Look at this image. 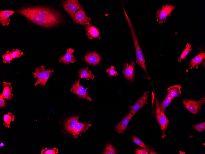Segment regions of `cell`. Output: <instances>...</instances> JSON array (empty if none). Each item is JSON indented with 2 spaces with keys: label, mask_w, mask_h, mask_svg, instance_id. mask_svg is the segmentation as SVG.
I'll return each instance as SVG.
<instances>
[{
  "label": "cell",
  "mask_w": 205,
  "mask_h": 154,
  "mask_svg": "<svg viewBox=\"0 0 205 154\" xmlns=\"http://www.w3.org/2000/svg\"><path fill=\"white\" fill-rule=\"evenodd\" d=\"M17 12L32 23L45 27L57 25L62 21L60 13L48 6H35L22 8Z\"/></svg>",
  "instance_id": "cell-1"
},
{
  "label": "cell",
  "mask_w": 205,
  "mask_h": 154,
  "mask_svg": "<svg viewBox=\"0 0 205 154\" xmlns=\"http://www.w3.org/2000/svg\"><path fill=\"white\" fill-rule=\"evenodd\" d=\"M79 117L74 116L67 118L64 121V128L66 132L73 138L81 136L83 132L85 133L92 125L90 121L81 123L78 121Z\"/></svg>",
  "instance_id": "cell-2"
},
{
  "label": "cell",
  "mask_w": 205,
  "mask_h": 154,
  "mask_svg": "<svg viewBox=\"0 0 205 154\" xmlns=\"http://www.w3.org/2000/svg\"><path fill=\"white\" fill-rule=\"evenodd\" d=\"M124 14L128 23L130 29L132 36L134 41L136 53V63L141 67L145 71L148 75L145 66V62L144 54L140 48L138 40L136 35V33L133 27L130 19L128 17L126 12L124 8L122 5Z\"/></svg>",
  "instance_id": "cell-3"
},
{
  "label": "cell",
  "mask_w": 205,
  "mask_h": 154,
  "mask_svg": "<svg viewBox=\"0 0 205 154\" xmlns=\"http://www.w3.org/2000/svg\"><path fill=\"white\" fill-rule=\"evenodd\" d=\"M35 71L32 73L33 78H37V81L34 84V86L40 85V86L43 85L45 87L47 81L52 73L54 72V70H51L48 68L45 70V66L41 65L40 67L39 66L35 68Z\"/></svg>",
  "instance_id": "cell-4"
},
{
  "label": "cell",
  "mask_w": 205,
  "mask_h": 154,
  "mask_svg": "<svg viewBox=\"0 0 205 154\" xmlns=\"http://www.w3.org/2000/svg\"><path fill=\"white\" fill-rule=\"evenodd\" d=\"M80 79L74 82L75 83L72 85V87L70 89L71 92L76 95L79 98L85 99L91 101L92 99L87 92L88 88H84L80 84Z\"/></svg>",
  "instance_id": "cell-5"
},
{
  "label": "cell",
  "mask_w": 205,
  "mask_h": 154,
  "mask_svg": "<svg viewBox=\"0 0 205 154\" xmlns=\"http://www.w3.org/2000/svg\"><path fill=\"white\" fill-rule=\"evenodd\" d=\"M162 7L156 11V20L159 24L165 22L167 17L172 15L171 13L175 8V6L168 4L163 5Z\"/></svg>",
  "instance_id": "cell-6"
},
{
  "label": "cell",
  "mask_w": 205,
  "mask_h": 154,
  "mask_svg": "<svg viewBox=\"0 0 205 154\" xmlns=\"http://www.w3.org/2000/svg\"><path fill=\"white\" fill-rule=\"evenodd\" d=\"M205 102L204 95L203 97L198 101L188 99H184L183 101V103L187 110L194 115L197 114L198 112L201 110L202 106Z\"/></svg>",
  "instance_id": "cell-7"
},
{
  "label": "cell",
  "mask_w": 205,
  "mask_h": 154,
  "mask_svg": "<svg viewBox=\"0 0 205 154\" xmlns=\"http://www.w3.org/2000/svg\"><path fill=\"white\" fill-rule=\"evenodd\" d=\"M62 6L65 10L72 18L81 7L79 1L77 0L65 1L63 3Z\"/></svg>",
  "instance_id": "cell-8"
},
{
  "label": "cell",
  "mask_w": 205,
  "mask_h": 154,
  "mask_svg": "<svg viewBox=\"0 0 205 154\" xmlns=\"http://www.w3.org/2000/svg\"><path fill=\"white\" fill-rule=\"evenodd\" d=\"M73 22L79 24L86 26L91 24V18L87 16L84 7L81 8L76 12L73 17Z\"/></svg>",
  "instance_id": "cell-9"
},
{
  "label": "cell",
  "mask_w": 205,
  "mask_h": 154,
  "mask_svg": "<svg viewBox=\"0 0 205 154\" xmlns=\"http://www.w3.org/2000/svg\"><path fill=\"white\" fill-rule=\"evenodd\" d=\"M157 118L161 128L162 138L164 139L166 136L165 132L169 123V120L164 112L160 111L159 107L157 109Z\"/></svg>",
  "instance_id": "cell-10"
},
{
  "label": "cell",
  "mask_w": 205,
  "mask_h": 154,
  "mask_svg": "<svg viewBox=\"0 0 205 154\" xmlns=\"http://www.w3.org/2000/svg\"><path fill=\"white\" fill-rule=\"evenodd\" d=\"M149 92H146L140 97L135 103L130 107V112L134 115L145 105L148 104Z\"/></svg>",
  "instance_id": "cell-11"
},
{
  "label": "cell",
  "mask_w": 205,
  "mask_h": 154,
  "mask_svg": "<svg viewBox=\"0 0 205 154\" xmlns=\"http://www.w3.org/2000/svg\"><path fill=\"white\" fill-rule=\"evenodd\" d=\"M135 63L132 61L126 63L123 67V73L125 78L129 81H132L135 77Z\"/></svg>",
  "instance_id": "cell-12"
},
{
  "label": "cell",
  "mask_w": 205,
  "mask_h": 154,
  "mask_svg": "<svg viewBox=\"0 0 205 154\" xmlns=\"http://www.w3.org/2000/svg\"><path fill=\"white\" fill-rule=\"evenodd\" d=\"M134 115L130 112L115 127V131L119 134L123 133L127 127V126L131 118Z\"/></svg>",
  "instance_id": "cell-13"
},
{
  "label": "cell",
  "mask_w": 205,
  "mask_h": 154,
  "mask_svg": "<svg viewBox=\"0 0 205 154\" xmlns=\"http://www.w3.org/2000/svg\"><path fill=\"white\" fill-rule=\"evenodd\" d=\"M75 50L72 48L68 49L65 55L59 59L60 63L67 65L70 63H74L75 61L74 54Z\"/></svg>",
  "instance_id": "cell-14"
},
{
  "label": "cell",
  "mask_w": 205,
  "mask_h": 154,
  "mask_svg": "<svg viewBox=\"0 0 205 154\" xmlns=\"http://www.w3.org/2000/svg\"><path fill=\"white\" fill-rule=\"evenodd\" d=\"M84 59L88 64L92 65H96L100 63V57L96 52H90L84 57Z\"/></svg>",
  "instance_id": "cell-15"
},
{
  "label": "cell",
  "mask_w": 205,
  "mask_h": 154,
  "mask_svg": "<svg viewBox=\"0 0 205 154\" xmlns=\"http://www.w3.org/2000/svg\"><path fill=\"white\" fill-rule=\"evenodd\" d=\"M3 85V91L0 94L4 99L7 101L10 100L13 98L14 95L11 83L4 81Z\"/></svg>",
  "instance_id": "cell-16"
},
{
  "label": "cell",
  "mask_w": 205,
  "mask_h": 154,
  "mask_svg": "<svg viewBox=\"0 0 205 154\" xmlns=\"http://www.w3.org/2000/svg\"><path fill=\"white\" fill-rule=\"evenodd\" d=\"M15 12L10 10H1L0 11V23L3 26H8L10 22V17Z\"/></svg>",
  "instance_id": "cell-17"
},
{
  "label": "cell",
  "mask_w": 205,
  "mask_h": 154,
  "mask_svg": "<svg viewBox=\"0 0 205 154\" xmlns=\"http://www.w3.org/2000/svg\"><path fill=\"white\" fill-rule=\"evenodd\" d=\"M86 34L89 39H92L93 38L100 39L101 37L99 35L98 29L91 24L86 26Z\"/></svg>",
  "instance_id": "cell-18"
},
{
  "label": "cell",
  "mask_w": 205,
  "mask_h": 154,
  "mask_svg": "<svg viewBox=\"0 0 205 154\" xmlns=\"http://www.w3.org/2000/svg\"><path fill=\"white\" fill-rule=\"evenodd\" d=\"M205 53L202 52H200L195 57L192 58L189 63L188 65L191 69H192L196 67L197 68L198 65L200 64L203 60L205 59Z\"/></svg>",
  "instance_id": "cell-19"
},
{
  "label": "cell",
  "mask_w": 205,
  "mask_h": 154,
  "mask_svg": "<svg viewBox=\"0 0 205 154\" xmlns=\"http://www.w3.org/2000/svg\"><path fill=\"white\" fill-rule=\"evenodd\" d=\"M182 87L179 85H175L169 87L167 90L168 94L172 98L180 96Z\"/></svg>",
  "instance_id": "cell-20"
},
{
  "label": "cell",
  "mask_w": 205,
  "mask_h": 154,
  "mask_svg": "<svg viewBox=\"0 0 205 154\" xmlns=\"http://www.w3.org/2000/svg\"><path fill=\"white\" fill-rule=\"evenodd\" d=\"M79 79H85L87 80L91 79L94 80L95 76L91 73V72L88 69V67L86 68L80 69L78 71Z\"/></svg>",
  "instance_id": "cell-21"
},
{
  "label": "cell",
  "mask_w": 205,
  "mask_h": 154,
  "mask_svg": "<svg viewBox=\"0 0 205 154\" xmlns=\"http://www.w3.org/2000/svg\"><path fill=\"white\" fill-rule=\"evenodd\" d=\"M133 142L143 148L146 149L149 152V154H157V153L153 150V149L146 145L135 136H132Z\"/></svg>",
  "instance_id": "cell-22"
},
{
  "label": "cell",
  "mask_w": 205,
  "mask_h": 154,
  "mask_svg": "<svg viewBox=\"0 0 205 154\" xmlns=\"http://www.w3.org/2000/svg\"><path fill=\"white\" fill-rule=\"evenodd\" d=\"M168 94L166 97L159 105V108L160 112H164L166 108L169 105L173 100Z\"/></svg>",
  "instance_id": "cell-23"
},
{
  "label": "cell",
  "mask_w": 205,
  "mask_h": 154,
  "mask_svg": "<svg viewBox=\"0 0 205 154\" xmlns=\"http://www.w3.org/2000/svg\"><path fill=\"white\" fill-rule=\"evenodd\" d=\"M15 117V115L11 112H9L7 114L4 115L3 118V125L6 128H10V122L14 121Z\"/></svg>",
  "instance_id": "cell-24"
},
{
  "label": "cell",
  "mask_w": 205,
  "mask_h": 154,
  "mask_svg": "<svg viewBox=\"0 0 205 154\" xmlns=\"http://www.w3.org/2000/svg\"><path fill=\"white\" fill-rule=\"evenodd\" d=\"M191 45L190 43H187L186 45L185 48L183 49V52L181 53V55L178 59V61L180 63L183 60H185L186 58L189 53L192 50L191 48Z\"/></svg>",
  "instance_id": "cell-25"
},
{
  "label": "cell",
  "mask_w": 205,
  "mask_h": 154,
  "mask_svg": "<svg viewBox=\"0 0 205 154\" xmlns=\"http://www.w3.org/2000/svg\"><path fill=\"white\" fill-rule=\"evenodd\" d=\"M11 54L13 59L15 58H19L24 54V53L20 49H13L11 52Z\"/></svg>",
  "instance_id": "cell-26"
},
{
  "label": "cell",
  "mask_w": 205,
  "mask_h": 154,
  "mask_svg": "<svg viewBox=\"0 0 205 154\" xmlns=\"http://www.w3.org/2000/svg\"><path fill=\"white\" fill-rule=\"evenodd\" d=\"M3 59V62L5 63H10L13 60L11 54V52L9 50L6 51V53L2 55Z\"/></svg>",
  "instance_id": "cell-27"
},
{
  "label": "cell",
  "mask_w": 205,
  "mask_h": 154,
  "mask_svg": "<svg viewBox=\"0 0 205 154\" xmlns=\"http://www.w3.org/2000/svg\"><path fill=\"white\" fill-rule=\"evenodd\" d=\"M102 154H115V150L111 144H108L106 145L105 150Z\"/></svg>",
  "instance_id": "cell-28"
},
{
  "label": "cell",
  "mask_w": 205,
  "mask_h": 154,
  "mask_svg": "<svg viewBox=\"0 0 205 154\" xmlns=\"http://www.w3.org/2000/svg\"><path fill=\"white\" fill-rule=\"evenodd\" d=\"M59 153L58 149L54 147L52 149H48L45 148L41 151V154H57Z\"/></svg>",
  "instance_id": "cell-29"
},
{
  "label": "cell",
  "mask_w": 205,
  "mask_h": 154,
  "mask_svg": "<svg viewBox=\"0 0 205 154\" xmlns=\"http://www.w3.org/2000/svg\"><path fill=\"white\" fill-rule=\"evenodd\" d=\"M106 71V73H108L109 77L114 76L116 77L118 74L117 71L116 70V68L113 65H111L110 68L107 69Z\"/></svg>",
  "instance_id": "cell-30"
},
{
  "label": "cell",
  "mask_w": 205,
  "mask_h": 154,
  "mask_svg": "<svg viewBox=\"0 0 205 154\" xmlns=\"http://www.w3.org/2000/svg\"><path fill=\"white\" fill-rule=\"evenodd\" d=\"M193 127L195 130L198 132H201L205 129V122H203L194 125L193 126Z\"/></svg>",
  "instance_id": "cell-31"
},
{
  "label": "cell",
  "mask_w": 205,
  "mask_h": 154,
  "mask_svg": "<svg viewBox=\"0 0 205 154\" xmlns=\"http://www.w3.org/2000/svg\"><path fill=\"white\" fill-rule=\"evenodd\" d=\"M135 152L136 154H148L149 151L144 148H137L135 149Z\"/></svg>",
  "instance_id": "cell-32"
},
{
  "label": "cell",
  "mask_w": 205,
  "mask_h": 154,
  "mask_svg": "<svg viewBox=\"0 0 205 154\" xmlns=\"http://www.w3.org/2000/svg\"><path fill=\"white\" fill-rule=\"evenodd\" d=\"M7 103L5 101L4 98L0 95V107L4 108L6 107Z\"/></svg>",
  "instance_id": "cell-33"
},
{
  "label": "cell",
  "mask_w": 205,
  "mask_h": 154,
  "mask_svg": "<svg viewBox=\"0 0 205 154\" xmlns=\"http://www.w3.org/2000/svg\"><path fill=\"white\" fill-rule=\"evenodd\" d=\"M4 145V143H1L0 144V146L1 147H2Z\"/></svg>",
  "instance_id": "cell-34"
}]
</instances>
